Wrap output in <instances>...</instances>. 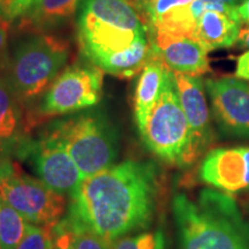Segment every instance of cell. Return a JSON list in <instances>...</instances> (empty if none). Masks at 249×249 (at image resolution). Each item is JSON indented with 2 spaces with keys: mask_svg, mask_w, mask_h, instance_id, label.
<instances>
[{
  "mask_svg": "<svg viewBox=\"0 0 249 249\" xmlns=\"http://www.w3.org/2000/svg\"><path fill=\"white\" fill-rule=\"evenodd\" d=\"M157 170L151 161L126 160L83 179L71 196L65 225L113 241L145 229L154 216Z\"/></svg>",
  "mask_w": 249,
  "mask_h": 249,
  "instance_id": "1",
  "label": "cell"
},
{
  "mask_svg": "<svg viewBox=\"0 0 249 249\" xmlns=\"http://www.w3.org/2000/svg\"><path fill=\"white\" fill-rule=\"evenodd\" d=\"M172 209L180 249H249V224L230 195L204 189L195 202L178 194Z\"/></svg>",
  "mask_w": 249,
  "mask_h": 249,
  "instance_id": "2",
  "label": "cell"
},
{
  "mask_svg": "<svg viewBox=\"0 0 249 249\" xmlns=\"http://www.w3.org/2000/svg\"><path fill=\"white\" fill-rule=\"evenodd\" d=\"M147 35L138 12L126 0H81L77 37L91 64L128 49Z\"/></svg>",
  "mask_w": 249,
  "mask_h": 249,
  "instance_id": "3",
  "label": "cell"
},
{
  "mask_svg": "<svg viewBox=\"0 0 249 249\" xmlns=\"http://www.w3.org/2000/svg\"><path fill=\"white\" fill-rule=\"evenodd\" d=\"M140 134L149 150L170 164L187 166L200 157L171 70L167 71L160 98Z\"/></svg>",
  "mask_w": 249,
  "mask_h": 249,
  "instance_id": "4",
  "label": "cell"
},
{
  "mask_svg": "<svg viewBox=\"0 0 249 249\" xmlns=\"http://www.w3.org/2000/svg\"><path fill=\"white\" fill-rule=\"evenodd\" d=\"M51 133L62 143L83 179L114 165L118 155L116 129L98 112H86L59 121Z\"/></svg>",
  "mask_w": 249,
  "mask_h": 249,
  "instance_id": "5",
  "label": "cell"
},
{
  "mask_svg": "<svg viewBox=\"0 0 249 249\" xmlns=\"http://www.w3.org/2000/svg\"><path fill=\"white\" fill-rule=\"evenodd\" d=\"M67 40L48 34H33L14 52L11 85L20 101L43 95L68 60Z\"/></svg>",
  "mask_w": 249,
  "mask_h": 249,
  "instance_id": "6",
  "label": "cell"
},
{
  "mask_svg": "<svg viewBox=\"0 0 249 249\" xmlns=\"http://www.w3.org/2000/svg\"><path fill=\"white\" fill-rule=\"evenodd\" d=\"M0 200L29 224L54 227L66 210V198L9 160H0Z\"/></svg>",
  "mask_w": 249,
  "mask_h": 249,
  "instance_id": "7",
  "label": "cell"
},
{
  "mask_svg": "<svg viewBox=\"0 0 249 249\" xmlns=\"http://www.w3.org/2000/svg\"><path fill=\"white\" fill-rule=\"evenodd\" d=\"M104 71L93 64H77L58 75L42 97L43 117L64 116L95 107L103 89Z\"/></svg>",
  "mask_w": 249,
  "mask_h": 249,
  "instance_id": "8",
  "label": "cell"
},
{
  "mask_svg": "<svg viewBox=\"0 0 249 249\" xmlns=\"http://www.w3.org/2000/svg\"><path fill=\"white\" fill-rule=\"evenodd\" d=\"M204 86L219 128L230 136L249 138V82L222 77L207 80Z\"/></svg>",
  "mask_w": 249,
  "mask_h": 249,
  "instance_id": "9",
  "label": "cell"
},
{
  "mask_svg": "<svg viewBox=\"0 0 249 249\" xmlns=\"http://www.w3.org/2000/svg\"><path fill=\"white\" fill-rule=\"evenodd\" d=\"M38 179L50 189L64 196H71L83 177L66 148L51 133L28 147Z\"/></svg>",
  "mask_w": 249,
  "mask_h": 249,
  "instance_id": "10",
  "label": "cell"
},
{
  "mask_svg": "<svg viewBox=\"0 0 249 249\" xmlns=\"http://www.w3.org/2000/svg\"><path fill=\"white\" fill-rule=\"evenodd\" d=\"M202 181L235 193L249 189V147L220 148L205 156L200 169Z\"/></svg>",
  "mask_w": 249,
  "mask_h": 249,
  "instance_id": "11",
  "label": "cell"
},
{
  "mask_svg": "<svg viewBox=\"0 0 249 249\" xmlns=\"http://www.w3.org/2000/svg\"><path fill=\"white\" fill-rule=\"evenodd\" d=\"M147 34L154 53L172 71L200 76L210 71L208 51L197 40L157 31Z\"/></svg>",
  "mask_w": 249,
  "mask_h": 249,
  "instance_id": "12",
  "label": "cell"
},
{
  "mask_svg": "<svg viewBox=\"0 0 249 249\" xmlns=\"http://www.w3.org/2000/svg\"><path fill=\"white\" fill-rule=\"evenodd\" d=\"M173 75L180 104L191 127L195 149L197 154L201 155L213 139L203 81L200 76H192L176 71H173Z\"/></svg>",
  "mask_w": 249,
  "mask_h": 249,
  "instance_id": "13",
  "label": "cell"
},
{
  "mask_svg": "<svg viewBox=\"0 0 249 249\" xmlns=\"http://www.w3.org/2000/svg\"><path fill=\"white\" fill-rule=\"evenodd\" d=\"M169 70L151 49V57L140 74L134 98L135 120L140 132L160 98Z\"/></svg>",
  "mask_w": 249,
  "mask_h": 249,
  "instance_id": "14",
  "label": "cell"
},
{
  "mask_svg": "<svg viewBox=\"0 0 249 249\" xmlns=\"http://www.w3.org/2000/svg\"><path fill=\"white\" fill-rule=\"evenodd\" d=\"M81 0H36L20 18V29L43 34L60 27L75 14Z\"/></svg>",
  "mask_w": 249,
  "mask_h": 249,
  "instance_id": "15",
  "label": "cell"
},
{
  "mask_svg": "<svg viewBox=\"0 0 249 249\" xmlns=\"http://www.w3.org/2000/svg\"><path fill=\"white\" fill-rule=\"evenodd\" d=\"M241 23L227 15L207 11L197 22L193 39L197 40L208 52L217 49L231 48L238 42Z\"/></svg>",
  "mask_w": 249,
  "mask_h": 249,
  "instance_id": "16",
  "label": "cell"
},
{
  "mask_svg": "<svg viewBox=\"0 0 249 249\" xmlns=\"http://www.w3.org/2000/svg\"><path fill=\"white\" fill-rule=\"evenodd\" d=\"M150 57L151 45L147 35L136 39L128 49L107 55L93 65L111 75L130 79L143 70Z\"/></svg>",
  "mask_w": 249,
  "mask_h": 249,
  "instance_id": "17",
  "label": "cell"
},
{
  "mask_svg": "<svg viewBox=\"0 0 249 249\" xmlns=\"http://www.w3.org/2000/svg\"><path fill=\"white\" fill-rule=\"evenodd\" d=\"M20 98L9 81L0 77V147L17 141L22 126Z\"/></svg>",
  "mask_w": 249,
  "mask_h": 249,
  "instance_id": "18",
  "label": "cell"
},
{
  "mask_svg": "<svg viewBox=\"0 0 249 249\" xmlns=\"http://www.w3.org/2000/svg\"><path fill=\"white\" fill-rule=\"evenodd\" d=\"M29 223L17 210L1 202L0 205V249H17L28 232Z\"/></svg>",
  "mask_w": 249,
  "mask_h": 249,
  "instance_id": "19",
  "label": "cell"
},
{
  "mask_svg": "<svg viewBox=\"0 0 249 249\" xmlns=\"http://www.w3.org/2000/svg\"><path fill=\"white\" fill-rule=\"evenodd\" d=\"M164 245L165 240L161 232L121 236L111 241L112 249H164Z\"/></svg>",
  "mask_w": 249,
  "mask_h": 249,
  "instance_id": "20",
  "label": "cell"
},
{
  "mask_svg": "<svg viewBox=\"0 0 249 249\" xmlns=\"http://www.w3.org/2000/svg\"><path fill=\"white\" fill-rule=\"evenodd\" d=\"M59 225L64 227L70 235V242L73 249H112L111 241L102 238L89 230L71 229L59 222Z\"/></svg>",
  "mask_w": 249,
  "mask_h": 249,
  "instance_id": "21",
  "label": "cell"
},
{
  "mask_svg": "<svg viewBox=\"0 0 249 249\" xmlns=\"http://www.w3.org/2000/svg\"><path fill=\"white\" fill-rule=\"evenodd\" d=\"M53 227L29 224L28 232L17 249H53Z\"/></svg>",
  "mask_w": 249,
  "mask_h": 249,
  "instance_id": "22",
  "label": "cell"
},
{
  "mask_svg": "<svg viewBox=\"0 0 249 249\" xmlns=\"http://www.w3.org/2000/svg\"><path fill=\"white\" fill-rule=\"evenodd\" d=\"M194 0H156L142 17V22L148 30L164 14L169 13L176 8L189 5Z\"/></svg>",
  "mask_w": 249,
  "mask_h": 249,
  "instance_id": "23",
  "label": "cell"
},
{
  "mask_svg": "<svg viewBox=\"0 0 249 249\" xmlns=\"http://www.w3.org/2000/svg\"><path fill=\"white\" fill-rule=\"evenodd\" d=\"M53 249H73L71 246L68 232L64 229V227L59 225V224H57V225L53 227Z\"/></svg>",
  "mask_w": 249,
  "mask_h": 249,
  "instance_id": "24",
  "label": "cell"
},
{
  "mask_svg": "<svg viewBox=\"0 0 249 249\" xmlns=\"http://www.w3.org/2000/svg\"><path fill=\"white\" fill-rule=\"evenodd\" d=\"M235 77L249 81V51L241 54L236 62Z\"/></svg>",
  "mask_w": 249,
  "mask_h": 249,
  "instance_id": "25",
  "label": "cell"
},
{
  "mask_svg": "<svg viewBox=\"0 0 249 249\" xmlns=\"http://www.w3.org/2000/svg\"><path fill=\"white\" fill-rule=\"evenodd\" d=\"M36 0H15L13 8H12L11 20L13 21L15 18H21L26 12L34 5Z\"/></svg>",
  "mask_w": 249,
  "mask_h": 249,
  "instance_id": "26",
  "label": "cell"
},
{
  "mask_svg": "<svg viewBox=\"0 0 249 249\" xmlns=\"http://www.w3.org/2000/svg\"><path fill=\"white\" fill-rule=\"evenodd\" d=\"M156 0H128V2L132 5V7L138 12L139 17L141 18L145 14V12L148 11L149 7L154 4Z\"/></svg>",
  "mask_w": 249,
  "mask_h": 249,
  "instance_id": "27",
  "label": "cell"
},
{
  "mask_svg": "<svg viewBox=\"0 0 249 249\" xmlns=\"http://www.w3.org/2000/svg\"><path fill=\"white\" fill-rule=\"evenodd\" d=\"M15 0H0V20L12 22L11 14Z\"/></svg>",
  "mask_w": 249,
  "mask_h": 249,
  "instance_id": "28",
  "label": "cell"
},
{
  "mask_svg": "<svg viewBox=\"0 0 249 249\" xmlns=\"http://www.w3.org/2000/svg\"><path fill=\"white\" fill-rule=\"evenodd\" d=\"M11 22L0 20V55L4 53L8 39V29Z\"/></svg>",
  "mask_w": 249,
  "mask_h": 249,
  "instance_id": "29",
  "label": "cell"
},
{
  "mask_svg": "<svg viewBox=\"0 0 249 249\" xmlns=\"http://www.w3.org/2000/svg\"><path fill=\"white\" fill-rule=\"evenodd\" d=\"M238 43L240 48L249 49V24L244 28H241L240 33H239Z\"/></svg>",
  "mask_w": 249,
  "mask_h": 249,
  "instance_id": "30",
  "label": "cell"
},
{
  "mask_svg": "<svg viewBox=\"0 0 249 249\" xmlns=\"http://www.w3.org/2000/svg\"><path fill=\"white\" fill-rule=\"evenodd\" d=\"M238 12L242 22L249 24V0H244L238 6Z\"/></svg>",
  "mask_w": 249,
  "mask_h": 249,
  "instance_id": "31",
  "label": "cell"
},
{
  "mask_svg": "<svg viewBox=\"0 0 249 249\" xmlns=\"http://www.w3.org/2000/svg\"><path fill=\"white\" fill-rule=\"evenodd\" d=\"M222 1H224L227 5H231V6H234V7H238V6L240 5L244 0H222Z\"/></svg>",
  "mask_w": 249,
  "mask_h": 249,
  "instance_id": "32",
  "label": "cell"
},
{
  "mask_svg": "<svg viewBox=\"0 0 249 249\" xmlns=\"http://www.w3.org/2000/svg\"><path fill=\"white\" fill-rule=\"evenodd\" d=\"M0 205H1V200H0Z\"/></svg>",
  "mask_w": 249,
  "mask_h": 249,
  "instance_id": "33",
  "label": "cell"
},
{
  "mask_svg": "<svg viewBox=\"0 0 249 249\" xmlns=\"http://www.w3.org/2000/svg\"><path fill=\"white\" fill-rule=\"evenodd\" d=\"M126 1H128V0H126Z\"/></svg>",
  "mask_w": 249,
  "mask_h": 249,
  "instance_id": "34",
  "label": "cell"
}]
</instances>
